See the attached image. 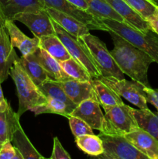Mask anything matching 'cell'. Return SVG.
<instances>
[{"instance_id":"1","label":"cell","mask_w":158,"mask_h":159,"mask_svg":"<svg viewBox=\"0 0 158 159\" xmlns=\"http://www.w3.org/2000/svg\"><path fill=\"white\" fill-rule=\"evenodd\" d=\"M114 43L110 54L124 74L145 87H150L148 81L149 67L153 59L114 31L108 30Z\"/></svg>"},{"instance_id":"2","label":"cell","mask_w":158,"mask_h":159,"mask_svg":"<svg viewBox=\"0 0 158 159\" xmlns=\"http://www.w3.org/2000/svg\"><path fill=\"white\" fill-rule=\"evenodd\" d=\"M9 75L12 77L16 88L19 99L17 114L20 117L27 110L32 111L34 108L47 102L46 96L26 72L20 63V58L15 61L10 68Z\"/></svg>"},{"instance_id":"3","label":"cell","mask_w":158,"mask_h":159,"mask_svg":"<svg viewBox=\"0 0 158 159\" xmlns=\"http://www.w3.org/2000/svg\"><path fill=\"white\" fill-rule=\"evenodd\" d=\"M108 30L114 31L141 51L148 54L158 64V34L151 29L142 32L124 22L102 19Z\"/></svg>"},{"instance_id":"4","label":"cell","mask_w":158,"mask_h":159,"mask_svg":"<svg viewBox=\"0 0 158 159\" xmlns=\"http://www.w3.org/2000/svg\"><path fill=\"white\" fill-rule=\"evenodd\" d=\"M103 109L105 115L100 133L125 136L139 128L129 106L122 103Z\"/></svg>"},{"instance_id":"5","label":"cell","mask_w":158,"mask_h":159,"mask_svg":"<svg viewBox=\"0 0 158 159\" xmlns=\"http://www.w3.org/2000/svg\"><path fill=\"white\" fill-rule=\"evenodd\" d=\"M56 35L60 38L71 57L80 62L89 72L92 79L102 77L99 68L94 61L88 47L78 37L72 35L52 20Z\"/></svg>"},{"instance_id":"6","label":"cell","mask_w":158,"mask_h":159,"mask_svg":"<svg viewBox=\"0 0 158 159\" xmlns=\"http://www.w3.org/2000/svg\"><path fill=\"white\" fill-rule=\"evenodd\" d=\"M91 52L94 61L97 64L102 77H114L118 79H124V73L121 71L115 61L110 51L105 43L99 37L91 34L80 37Z\"/></svg>"},{"instance_id":"7","label":"cell","mask_w":158,"mask_h":159,"mask_svg":"<svg viewBox=\"0 0 158 159\" xmlns=\"http://www.w3.org/2000/svg\"><path fill=\"white\" fill-rule=\"evenodd\" d=\"M103 143L104 152L98 156L102 159H149L136 149L124 136L108 135L100 133L99 135Z\"/></svg>"},{"instance_id":"8","label":"cell","mask_w":158,"mask_h":159,"mask_svg":"<svg viewBox=\"0 0 158 159\" xmlns=\"http://www.w3.org/2000/svg\"><path fill=\"white\" fill-rule=\"evenodd\" d=\"M100 79L103 83L109 86L121 97L133 103L140 110L149 109L144 85L136 81H127L125 79H118L114 77H101Z\"/></svg>"},{"instance_id":"9","label":"cell","mask_w":158,"mask_h":159,"mask_svg":"<svg viewBox=\"0 0 158 159\" xmlns=\"http://www.w3.org/2000/svg\"><path fill=\"white\" fill-rule=\"evenodd\" d=\"M42 1L46 8H53L60 12L71 16L86 25L89 30H99L108 32V28L104 24L102 19L95 16L88 11H85L74 6L68 0H42Z\"/></svg>"},{"instance_id":"10","label":"cell","mask_w":158,"mask_h":159,"mask_svg":"<svg viewBox=\"0 0 158 159\" xmlns=\"http://www.w3.org/2000/svg\"><path fill=\"white\" fill-rule=\"evenodd\" d=\"M13 21H19L26 25L34 37L40 38L44 36L55 35L56 32L52 23V19L46 9L36 12L18 13L14 16Z\"/></svg>"},{"instance_id":"11","label":"cell","mask_w":158,"mask_h":159,"mask_svg":"<svg viewBox=\"0 0 158 159\" xmlns=\"http://www.w3.org/2000/svg\"><path fill=\"white\" fill-rule=\"evenodd\" d=\"M44 9L46 6L42 0H0V16L4 21L12 20L18 13Z\"/></svg>"},{"instance_id":"12","label":"cell","mask_w":158,"mask_h":159,"mask_svg":"<svg viewBox=\"0 0 158 159\" xmlns=\"http://www.w3.org/2000/svg\"><path fill=\"white\" fill-rule=\"evenodd\" d=\"M71 116H77L83 120L94 130L101 131L103 124L104 114L98 101L87 99L77 106Z\"/></svg>"},{"instance_id":"13","label":"cell","mask_w":158,"mask_h":159,"mask_svg":"<svg viewBox=\"0 0 158 159\" xmlns=\"http://www.w3.org/2000/svg\"><path fill=\"white\" fill-rule=\"evenodd\" d=\"M5 27L9 36L11 43L14 48L20 50L22 56L33 54L40 48V38L27 37L17 27L12 20H6Z\"/></svg>"},{"instance_id":"14","label":"cell","mask_w":158,"mask_h":159,"mask_svg":"<svg viewBox=\"0 0 158 159\" xmlns=\"http://www.w3.org/2000/svg\"><path fill=\"white\" fill-rule=\"evenodd\" d=\"M19 58L6 27L0 26V80L2 83L8 79L10 68Z\"/></svg>"},{"instance_id":"15","label":"cell","mask_w":158,"mask_h":159,"mask_svg":"<svg viewBox=\"0 0 158 159\" xmlns=\"http://www.w3.org/2000/svg\"><path fill=\"white\" fill-rule=\"evenodd\" d=\"M20 118L7 99L0 104V146L12 141L14 132L20 125Z\"/></svg>"},{"instance_id":"16","label":"cell","mask_w":158,"mask_h":159,"mask_svg":"<svg viewBox=\"0 0 158 159\" xmlns=\"http://www.w3.org/2000/svg\"><path fill=\"white\" fill-rule=\"evenodd\" d=\"M60 83L69 99L77 105L87 99L98 101L97 95L91 82H81L75 79H69L60 82Z\"/></svg>"},{"instance_id":"17","label":"cell","mask_w":158,"mask_h":159,"mask_svg":"<svg viewBox=\"0 0 158 159\" xmlns=\"http://www.w3.org/2000/svg\"><path fill=\"white\" fill-rule=\"evenodd\" d=\"M111 7L123 19L124 23L142 32L151 29L147 20L130 7L124 0H105Z\"/></svg>"},{"instance_id":"18","label":"cell","mask_w":158,"mask_h":159,"mask_svg":"<svg viewBox=\"0 0 158 159\" xmlns=\"http://www.w3.org/2000/svg\"><path fill=\"white\" fill-rule=\"evenodd\" d=\"M124 137L149 159H158V140L147 131L139 128Z\"/></svg>"},{"instance_id":"19","label":"cell","mask_w":158,"mask_h":159,"mask_svg":"<svg viewBox=\"0 0 158 159\" xmlns=\"http://www.w3.org/2000/svg\"><path fill=\"white\" fill-rule=\"evenodd\" d=\"M46 10L53 20L72 35L80 37L89 34V28L71 16L64 13L53 8L47 7L46 8Z\"/></svg>"},{"instance_id":"20","label":"cell","mask_w":158,"mask_h":159,"mask_svg":"<svg viewBox=\"0 0 158 159\" xmlns=\"http://www.w3.org/2000/svg\"><path fill=\"white\" fill-rule=\"evenodd\" d=\"M34 54L37 56L40 65L46 71L49 79L57 82H64L69 79H73L64 71L60 62L43 48L40 47L34 52Z\"/></svg>"},{"instance_id":"21","label":"cell","mask_w":158,"mask_h":159,"mask_svg":"<svg viewBox=\"0 0 158 159\" xmlns=\"http://www.w3.org/2000/svg\"><path fill=\"white\" fill-rule=\"evenodd\" d=\"M20 61L26 72L37 86L39 87L45 81L49 79L46 71L40 65L34 53L22 56L20 57Z\"/></svg>"},{"instance_id":"22","label":"cell","mask_w":158,"mask_h":159,"mask_svg":"<svg viewBox=\"0 0 158 159\" xmlns=\"http://www.w3.org/2000/svg\"><path fill=\"white\" fill-rule=\"evenodd\" d=\"M12 144L16 148L23 156V159H42L44 158L43 155L39 153L34 148L31 141L27 138L21 125L17 127L12 135Z\"/></svg>"},{"instance_id":"23","label":"cell","mask_w":158,"mask_h":159,"mask_svg":"<svg viewBox=\"0 0 158 159\" xmlns=\"http://www.w3.org/2000/svg\"><path fill=\"white\" fill-rule=\"evenodd\" d=\"M90 82L97 95L98 101L102 108L105 107H112L124 103L121 99V96L109 86L103 83L100 79H91Z\"/></svg>"},{"instance_id":"24","label":"cell","mask_w":158,"mask_h":159,"mask_svg":"<svg viewBox=\"0 0 158 159\" xmlns=\"http://www.w3.org/2000/svg\"><path fill=\"white\" fill-rule=\"evenodd\" d=\"M40 47L59 62L64 61L71 57L64 43L56 34L40 37Z\"/></svg>"},{"instance_id":"25","label":"cell","mask_w":158,"mask_h":159,"mask_svg":"<svg viewBox=\"0 0 158 159\" xmlns=\"http://www.w3.org/2000/svg\"><path fill=\"white\" fill-rule=\"evenodd\" d=\"M132 112L139 128L158 140V114L153 113L149 109L135 110L133 108Z\"/></svg>"},{"instance_id":"26","label":"cell","mask_w":158,"mask_h":159,"mask_svg":"<svg viewBox=\"0 0 158 159\" xmlns=\"http://www.w3.org/2000/svg\"><path fill=\"white\" fill-rule=\"evenodd\" d=\"M75 143L82 152L91 156L98 157L104 152L102 139L99 135H94V134L75 138Z\"/></svg>"},{"instance_id":"27","label":"cell","mask_w":158,"mask_h":159,"mask_svg":"<svg viewBox=\"0 0 158 159\" xmlns=\"http://www.w3.org/2000/svg\"><path fill=\"white\" fill-rule=\"evenodd\" d=\"M75 108L65 103L64 102L56 99H47V102L43 105L37 107L32 110L36 116L43 113H54L69 118Z\"/></svg>"},{"instance_id":"28","label":"cell","mask_w":158,"mask_h":159,"mask_svg":"<svg viewBox=\"0 0 158 159\" xmlns=\"http://www.w3.org/2000/svg\"><path fill=\"white\" fill-rule=\"evenodd\" d=\"M38 88L40 89L41 93L46 96V99L51 98V99H59V100L63 101L65 103L74 107V108L77 107V104L73 102L69 99L68 95L65 93L64 90L62 88L60 82L47 79L43 83H42Z\"/></svg>"},{"instance_id":"29","label":"cell","mask_w":158,"mask_h":159,"mask_svg":"<svg viewBox=\"0 0 158 159\" xmlns=\"http://www.w3.org/2000/svg\"><path fill=\"white\" fill-rule=\"evenodd\" d=\"M89 7V12L100 19H112L124 22L123 19L111 7L105 0H85Z\"/></svg>"},{"instance_id":"30","label":"cell","mask_w":158,"mask_h":159,"mask_svg":"<svg viewBox=\"0 0 158 159\" xmlns=\"http://www.w3.org/2000/svg\"><path fill=\"white\" fill-rule=\"evenodd\" d=\"M60 63L64 71L71 79L81 82H90L92 79L88 70L73 57H70L68 60Z\"/></svg>"},{"instance_id":"31","label":"cell","mask_w":158,"mask_h":159,"mask_svg":"<svg viewBox=\"0 0 158 159\" xmlns=\"http://www.w3.org/2000/svg\"><path fill=\"white\" fill-rule=\"evenodd\" d=\"M146 20H148L157 11L158 6L151 0H124Z\"/></svg>"},{"instance_id":"32","label":"cell","mask_w":158,"mask_h":159,"mask_svg":"<svg viewBox=\"0 0 158 159\" xmlns=\"http://www.w3.org/2000/svg\"><path fill=\"white\" fill-rule=\"evenodd\" d=\"M68 120L71 132L74 138L86 134H94L93 129L83 120L74 116H71Z\"/></svg>"},{"instance_id":"33","label":"cell","mask_w":158,"mask_h":159,"mask_svg":"<svg viewBox=\"0 0 158 159\" xmlns=\"http://www.w3.org/2000/svg\"><path fill=\"white\" fill-rule=\"evenodd\" d=\"M0 159H23V158L12 142L8 141L0 146Z\"/></svg>"},{"instance_id":"34","label":"cell","mask_w":158,"mask_h":159,"mask_svg":"<svg viewBox=\"0 0 158 159\" xmlns=\"http://www.w3.org/2000/svg\"><path fill=\"white\" fill-rule=\"evenodd\" d=\"M51 159H71V157L68 154V152L65 150L62 146L61 143L59 141L58 138H54V148L51 156Z\"/></svg>"},{"instance_id":"35","label":"cell","mask_w":158,"mask_h":159,"mask_svg":"<svg viewBox=\"0 0 158 159\" xmlns=\"http://www.w3.org/2000/svg\"><path fill=\"white\" fill-rule=\"evenodd\" d=\"M147 102L153 105L157 110L158 113V89L151 87H144Z\"/></svg>"},{"instance_id":"36","label":"cell","mask_w":158,"mask_h":159,"mask_svg":"<svg viewBox=\"0 0 158 159\" xmlns=\"http://www.w3.org/2000/svg\"><path fill=\"white\" fill-rule=\"evenodd\" d=\"M147 21L150 23L152 30H153L156 34H158V9L157 11Z\"/></svg>"},{"instance_id":"37","label":"cell","mask_w":158,"mask_h":159,"mask_svg":"<svg viewBox=\"0 0 158 159\" xmlns=\"http://www.w3.org/2000/svg\"><path fill=\"white\" fill-rule=\"evenodd\" d=\"M68 1L74 4V6L84 9V10L89 12V7H88V4H87V2L85 0H68Z\"/></svg>"},{"instance_id":"38","label":"cell","mask_w":158,"mask_h":159,"mask_svg":"<svg viewBox=\"0 0 158 159\" xmlns=\"http://www.w3.org/2000/svg\"><path fill=\"white\" fill-rule=\"evenodd\" d=\"M1 84H2V82H1V80H0V104H1L2 102L5 100V99H6L4 98V96H3V93H2V89Z\"/></svg>"},{"instance_id":"39","label":"cell","mask_w":158,"mask_h":159,"mask_svg":"<svg viewBox=\"0 0 158 159\" xmlns=\"http://www.w3.org/2000/svg\"><path fill=\"white\" fill-rule=\"evenodd\" d=\"M5 26V21L2 20L1 16H0V26Z\"/></svg>"},{"instance_id":"40","label":"cell","mask_w":158,"mask_h":159,"mask_svg":"<svg viewBox=\"0 0 158 159\" xmlns=\"http://www.w3.org/2000/svg\"><path fill=\"white\" fill-rule=\"evenodd\" d=\"M151 1L158 6V0H151Z\"/></svg>"}]
</instances>
